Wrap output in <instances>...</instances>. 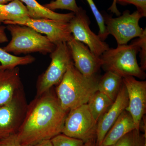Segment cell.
<instances>
[{"instance_id":"obj_1","label":"cell","mask_w":146,"mask_h":146,"mask_svg":"<svg viewBox=\"0 0 146 146\" xmlns=\"http://www.w3.org/2000/svg\"><path fill=\"white\" fill-rule=\"evenodd\" d=\"M69 111L63 109L53 88L36 96L28 105L16 133L21 145L33 146L62 133Z\"/></svg>"},{"instance_id":"obj_2","label":"cell","mask_w":146,"mask_h":146,"mask_svg":"<svg viewBox=\"0 0 146 146\" xmlns=\"http://www.w3.org/2000/svg\"><path fill=\"white\" fill-rule=\"evenodd\" d=\"M100 79L96 76H86L75 67L73 62L68 66L55 93L63 109L70 111L88 103L98 91Z\"/></svg>"},{"instance_id":"obj_3","label":"cell","mask_w":146,"mask_h":146,"mask_svg":"<svg viewBox=\"0 0 146 146\" xmlns=\"http://www.w3.org/2000/svg\"><path fill=\"white\" fill-rule=\"evenodd\" d=\"M140 47L135 39L130 44L117 45L115 48H110L100 56L102 68L106 72H112L123 78L133 76L144 80L145 71L138 64L137 54Z\"/></svg>"},{"instance_id":"obj_4","label":"cell","mask_w":146,"mask_h":146,"mask_svg":"<svg viewBox=\"0 0 146 146\" xmlns=\"http://www.w3.org/2000/svg\"><path fill=\"white\" fill-rule=\"evenodd\" d=\"M11 35L10 42L3 48L7 52L15 55L39 52L51 53L56 46L48 39L30 27L18 24H9L6 27Z\"/></svg>"},{"instance_id":"obj_5","label":"cell","mask_w":146,"mask_h":146,"mask_svg":"<svg viewBox=\"0 0 146 146\" xmlns=\"http://www.w3.org/2000/svg\"><path fill=\"white\" fill-rule=\"evenodd\" d=\"M50 57L51 60L50 65L37 79L36 96H40L59 84L68 66L73 62L67 43L56 45L54 50L50 53Z\"/></svg>"},{"instance_id":"obj_6","label":"cell","mask_w":146,"mask_h":146,"mask_svg":"<svg viewBox=\"0 0 146 146\" xmlns=\"http://www.w3.org/2000/svg\"><path fill=\"white\" fill-rule=\"evenodd\" d=\"M97 127L98 122L86 104L69 111L62 133L85 143L90 140H96Z\"/></svg>"},{"instance_id":"obj_7","label":"cell","mask_w":146,"mask_h":146,"mask_svg":"<svg viewBox=\"0 0 146 146\" xmlns=\"http://www.w3.org/2000/svg\"><path fill=\"white\" fill-rule=\"evenodd\" d=\"M28 105L23 87L10 101L0 105V139L17 133L25 119Z\"/></svg>"},{"instance_id":"obj_8","label":"cell","mask_w":146,"mask_h":146,"mask_svg":"<svg viewBox=\"0 0 146 146\" xmlns=\"http://www.w3.org/2000/svg\"><path fill=\"white\" fill-rule=\"evenodd\" d=\"M103 16L108 33L115 37L118 45L127 44L131 39L139 37L143 32L139 24L143 16L138 11L130 13L129 11L126 10L117 18L108 15Z\"/></svg>"},{"instance_id":"obj_9","label":"cell","mask_w":146,"mask_h":146,"mask_svg":"<svg viewBox=\"0 0 146 146\" xmlns=\"http://www.w3.org/2000/svg\"><path fill=\"white\" fill-rule=\"evenodd\" d=\"M90 23L86 11L80 7L69 22L73 38L86 45L94 54L100 57L109 46L91 31Z\"/></svg>"},{"instance_id":"obj_10","label":"cell","mask_w":146,"mask_h":146,"mask_svg":"<svg viewBox=\"0 0 146 146\" xmlns=\"http://www.w3.org/2000/svg\"><path fill=\"white\" fill-rule=\"evenodd\" d=\"M9 24H18L30 27L40 34H45L55 46L67 43L73 37L69 23L51 19L29 18L25 21L9 23L7 25Z\"/></svg>"},{"instance_id":"obj_11","label":"cell","mask_w":146,"mask_h":146,"mask_svg":"<svg viewBox=\"0 0 146 146\" xmlns=\"http://www.w3.org/2000/svg\"><path fill=\"white\" fill-rule=\"evenodd\" d=\"M123 82L128 96L126 110L132 116L136 129L139 130L140 123L146 111V81L127 76L123 78Z\"/></svg>"},{"instance_id":"obj_12","label":"cell","mask_w":146,"mask_h":146,"mask_svg":"<svg viewBox=\"0 0 146 146\" xmlns=\"http://www.w3.org/2000/svg\"><path fill=\"white\" fill-rule=\"evenodd\" d=\"M74 65L78 70L86 76L96 75L101 68L100 57L94 54L88 47L73 38L67 42Z\"/></svg>"},{"instance_id":"obj_13","label":"cell","mask_w":146,"mask_h":146,"mask_svg":"<svg viewBox=\"0 0 146 146\" xmlns=\"http://www.w3.org/2000/svg\"><path fill=\"white\" fill-rule=\"evenodd\" d=\"M127 91L124 83L115 101L98 122L96 144L101 146L105 136L128 105Z\"/></svg>"},{"instance_id":"obj_14","label":"cell","mask_w":146,"mask_h":146,"mask_svg":"<svg viewBox=\"0 0 146 146\" xmlns=\"http://www.w3.org/2000/svg\"><path fill=\"white\" fill-rule=\"evenodd\" d=\"M23 87L18 67L12 69H0V105L10 101Z\"/></svg>"},{"instance_id":"obj_15","label":"cell","mask_w":146,"mask_h":146,"mask_svg":"<svg viewBox=\"0 0 146 146\" xmlns=\"http://www.w3.org/2000/svg\"><path fill=\"white\" fill-rule=\"evenodd\" d=\"M136 129L132 116L125 110L106 133L101 146H108L115 143L123 136Z\"/></svg>"},{"instance_id":"obj_16","label":"cell","mask_w":146,"mask_h":146,"mask_svg":"<svg viewBox=\"0 0 146 146\" xmlns=\"http://www.w3.org/2000/svg\"><path fill=\"white\" fill-rule=\"evenodd\" d=\"M20 1L25 4L30 18L32 19H48L69 23L74 15L75 13L72 12L68 13H56L41 5L36 0Z\"/></svg>"},{"instance_id":"obj_17","label":"cell","mask_w":146,"mask_h":146,"mask_svg":"<svg viewBox=\"0 0 146 146\" xmlns=\"http://www.w3.org/2000/svg\"><path fill=\"white\" fill-rule=\"evenodd\" d=\"M30 18L26 7L20 0L0 4V24L25 21Z\"/></svg>"},{"instance_id":"obj_18","label":"cell","mask_w":146,"mask_h":146,"mask_svg":"<svg viewBox=\"0 0 146 146\" xmlns=\"http://www.w3.org/2000/svg\"><path fill=\"white\" fill-rule=\"evenodd\" d=\"M123 83L122 77L112 72L108 71L99 80L98 91L114 102Z\"/></svg>"},{"instance_id":"obj_19","label":"cell","mask_w":146,"mask_h":146,"mask_svg":"<svg viewBox=\"0 0 146 146\" xmlns=\"http://www.w3.org/2000/svg\"><path fill=\"white\" fill-rule=\"evenodd\" d=\"M113 102L98 91L91 97L87 104L91 114L97 122L111 106Z\"/></svg>"},{"instance_id":"obj_20","label":"cell","mask_w":146,"mask_h":146,"mask_svg":"<svg viewBox=\"0 0 146 146\" xmlns=\"http://www.w3.org/2000/svg\"><path fill=\"white\" fill-rule=\"evenodd\" d=\"M35 58L31 55L18 56L11 54L0 48V69H12L19 65H27L34 62Z\"/></svg>"},{"instance_id":"obj_21","label":"cell","mask_w":146,"mask_h":146,"mask_svg":"<svg viewBox=\"0 0 146 146\" xmlns=\"http://www.w3.org/2000/svg\"><path fill=\"white\" fill-rule=\"evenodd\" d=\"M108 146H146V134H141L140 131L134 129Z\"/></svg>"},{"instance_id":"obj_22","label":"cell","mask_w":146,"mask_h":146,"mask_svg":"<svg viewBox=\"0 0 146 146\" xmlns=\"http://www.w3.org/2000/svg\"><path fill=\"white\" fill-rule=\"evenodd\" d=\"M43 5L53 11L56 9H65L74 13H76L80 8L77 4L76 0H55Z\"/></svg>"},{"instance_id":"obj_23","label":"cell","mask_w":146,"mask_h":146,"mask_svg":"<svg viewBox=\"0 0 146 146\" xmlns=\"http://www.w3.org/2000/svg\"><path fill=\"white\" fill-rule=\"evenodd\" d=\"M86 1L89 5L98 25L99 31L98 35L102 41H104L109 35L108 33L106 27L104 24L103 16L98 9L93 0H86Z\"/></svg>"},{"instance_id":"obj_24","label":"cell","mask_w":146,"mask_h":146,"mask_svg":"<svg viewBox=\"0 0 146 146\" xmlns=\"http://www.w3.org/2000/svg\"><path fill=\"white\" fill-rule=\"evenodd\" d=\"M52 146H84V143L79 139L66 136L61 133L50 140Z\"/></svg>"},{"instance_id":"obj_25","label":"cell","mask_w":146,"mask_h":146,"mask_svg":"<svg viewBox=\"0 0 146 146\" xmlns=\"http://www.w3.org/2000/svg\"><path fill=\"white\" fill-rule=\"evenodd\" d=\"M140 47V56L141 59L140 65L141 69L144 71L146 70V29H144L143 32L141 36L136 39Z\"/></svg>"},{"instance_id":"obj_26","label":"cell","mask_w":146,"mask_h":146,"mask_svg":"<svg viewBox=\"0 0 146 146\" xmlns=\"http://www.w3.org/2000/svg\"><path fill=\"white\" fill-rule=\"evenodd\" d=\"M117 3L122 5L132 4L136 7L137 11L143 17L146 16V0H117Z\"/></svg>"},{"instance_id":"obj_27","label":"cell","mask_w":146,"mask_h":146,"mask_svg":"<svg viewBox=\"0 0 146 146\" xmlns=\"http://www.w3.org/2000/svg\"><path fill=\"white\" fill-rule=\"evenodd\" d=\"M0 146H31L21 145L16 138V134L0 139Z\"/></svg>"},{"instance_id":"obj_28","label":"cell","mask_w":146,"mask_h":146,"mask_svg":"<svg viewBox=\"0 0 146 146\" xmlns=\"http://www.w3.org/2000/svg\"><path fill=\"white\" fill-rule=\"evenodd\" d=\"M6 29L5 26H0V44L8 42V39L5 33Z\"/></svg>"},{"instance_id":"obj_29","label":"cell","mask_w":146,"mask_h":146,"mask_svg":"<svg viewBox=\"0 0 146 146\" xmlns=\"http://www.w3.org/2000/svg\"><path fill=\"white\" fill-rule=\"evenodd\" d=\"M116 1L117 0H113L112 5L108 9V10H110L112 13H115L117 16H119L121 15V13L117 8Z\"/></svg>"},{"instance_id":"obj_30","label":"cell","mask_w":146,"mask_h":146,"mask_svg":"<svg viewBox=\"0 0 146 146\" xmlns=\"http://www.w3.org/2000/svg\"><path fill=\"white\" fill-rule=\"evenodd\" d=\"M33 146H52L50 140H46L40 142Z\"/></svg>"},{"instance_id":"obj_31","label":"cell","mask_w":146,"mask_h":146,"mask_svg":"<svg viewBox=\"0 0 146 146\" xmlns=\"http://www.w3.org/2000/svg\"><path fill=\"white\" fill-rule=\"evenodd\" d=\"M84 146H97L96 140H90L84 143Z\"/></svg>"},{"instance_id":"obj_32","label":"cell","mask_w":146,"mask_h":146,"mask_svg":"<svg viewBox=\"0 0 146 146\" xmlns=\"http://www.w3.org/2000/svg\"><path fill=\"white\" fill-rule=\"evenodd\" d=\"M12 1L13 0H0V4H5Z\"/></svg>"}]
</instances>
